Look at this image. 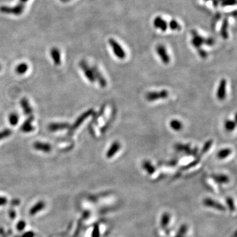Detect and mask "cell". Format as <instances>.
Wrapping results in <instances>:
<instances>
[{"instance_id":"cell-1","label":"cell","mask_w":237,"mask_h":237,"mask_svg":"<svg viewBox=\"0 0 237 237\" xmlns=\"http://www.w3.org/2000/svg\"><path fill=\"white\" fill-rule=\"evenodd\" d=\"M109 44L112 47V50L114 52V54L119 59H124L126 57V54L125 50L123 49V47L120 44L113 38L109 39Z\"/></svg>"},{"instance_id":"cell-2","label":"cell","mask_w":237,"mask_h":237,"mask_svg":"<svg viewBox=\"0 0 237 237\" xmlns=\"http://www.w3.org/2000/svg\"><path fill=\"white\" fill-rule=\"evenodd\" d=\"M169 96V92L166 90H163L159 92H150L146 94V99L148 102L156 101L159 99H165Z\"/></svg>"},{"instance_id":"cell-3","label":"cell","mask_w":237,"mask_h":237,"mask_svg":"<svg viewBox=\"0 0 237 237\" xmlns=\"http://www.w3.org/2000/svg\"><path fill=\"white\" fill-rule=\"evenodd\" d=\"M191 34L192 36V39L191 41L192 44L195 48L198 50L201 48V46L203 44H206V38L199 34L196 30H192L191 31Z\"/></svg>"},{"instance_id":"cell-4","label":"cell","mask_w":237,"mask_h":237,"mask_svg":"<svg viewBox=\"0 0 237 237\" xmlns=\"http://www.w3.org/2000/svg\"><path fill=\"white\" fill-rule=\"evenodd\" d=\"M156 52H157V54L159 56L161 60H162V61L164 64L168 65L170 63L171 61L170 56L167 54V51L166 50L164 46L163 45L157 46V47H156Z\"/></svg>"},{"instance_id":"cell-5","label":"cell","mask_w":237,"mask_h":237,"mask_svg":"<svg viewBox=\"0 0 237 237\" xmlns=\"http://www.w3.org/2000/svg\"><path fill=\"white\" fill-rule=\"evenodd\" d=\"M203 203L205 206L211 207V208H213V209H216L219 211H224L226 210L225 207L223 204H221V203L213 200V199L210 198H205L204 200H203Z\"/></svg>"},{"instance_id":"cell-6","label":"cell","mask_w":237,"mask_h":237,"mask_svg":"<svg viewBox=\"0 0 237 237\" xmlns=\"http://www.w3.org/2000/svg\"><path fill=\"white\" fill-rule=\"evenodd\" d=\"M80 67L82 68V70L84 71L85 76H86V77L88 78L89 81L91 82H95L96 79H95L93 71L92 69L89 67V66L87 65V63L86 62H84V61H82V62L80 63Z\"/></svg>"},{"instance_id":"cell-7","label":"cell","mask_w":237,"mask_h":237,"mask_svg":"<svg viewBox=\"0 0 237 237\" xmlns=\"http://www.w3.org/2000/svg\"><path fill=\"white\" fill-rule=\"evenodd\" d=\"M226 88H227V80L225 78L221 80L219 87H218L217 97L219 100H223L226 97Z\"/></svg>"},{"instance_id":"cell-8","label":"cell","mask_w":237,"mask_h":237,"mask_svg":"<svg viewBox=\"0 0 237 237\" xmlns=\"http://www.w3.org/2000/svg\"><path fill=\"white\" fill-rule=\"evenodd\" d=\"M92 112H93V110H90L87 111L86 112H85L84 113H83V114L78 118V119L77 120V121L75 122V123L73 125V126L70 128V133H69V135H70L71 133H72V132H73L74 130L77 129V128H78L80 125L82 124V122H83L85 119H86V118H87L90 115L92 114Z\"/></svg>"},{"instance_id":"cell-9","label":"cell","mask_w":237,"mask_h":237,"mask_svg":"<svg viewBox=\"0 0 237 237\" xmlns=\"http://www.w3.org/2000/svg\"><path fill=\"white\" fill-rule=\"evenodd\" d=\"M92 70L93 71L95 79L98 80L99 85H100L102 88L106 87V85H107L106 80H105V78H103V76L101 74V73L99 72L98 69L96 67H93L92 68Z\"/></svg>"},{"instance_id":"cell-10","label":"cell","mask_w":237,"mask_h":237,"mask_svg":"<svg viewBox=\"0 0 237 237\" xmlns=\"http://www.w3.org/2000/svg\"><path fill=\"white\" fill-rule=\"evenodd\" d=\"M154 25L155 28H159V29H160L163 32L166 31L167 29L168 25L167 22L161 17H157L155 18L154 21Z\"/></svg>"},{"instance_id":"cell-11","label":"cell","mask_w":237,"mask_h":237,"mask_svg":"<svg viewBox=\"0 0 237 237\" xmlns=\"http://www.w3.org/2000/svg\"><path fill=\"white\" fill-rule=\"evenodd\" d=\"M46 207V203L44 201H39L33 206L29 210V214L30 215H34L36 213L43 210Z\"/></svg>"},{"instance_id":"cell-12","label":"cell","mask_w":237,"mask_h":237,"mask_svg":"<svg viewBox=\"0 0 237 237\" xmlns=\"http://www.w3.org/2000/svg\"><path fill=\"white\" fill-rule=\"evenodd\" d=\"M120 148H121V144L119 142L117 141L113 142L110 148V149H109L108 151H107V154H106L107 158H111L112 157H113V156L117 153V151L119 150Z\"/></svg>"},{"instance_id":"cell-13","label":"cell","mask_w":237,"mask_h":237,"mask_svg":"<svg viewBox=\"0 0 237 237\" xmlns=\"http://www.w3.org/2000/svg\"><path fill=\"white\" fill-rule=\"evenodd\" d=\"M228 26H229V20L228 18H225L223 21L221 28V35L223 39H227L229 38L228 34Z\"/></svg>"},{"instance_id":"cell-14","label":"cell","mask_w":237,"mask_h":237,"mask_svg":"<svg viewBox=\"0 0 237 237\" xmlns=\"http://www.w3.org/2000/svg\"><path fill=\"white\" fill-rule=\"evenodd\" d=\"M211 177L214 181L219 184H225L229 182V178L225 175H213Z\"/></svg>"},{"instance_id":"cell-15","label":"cell","mask_w":237,"mask_h":237,"mask_svg":"<svg viewBox=\"0 0 237 237\" xmlns=\"http://www.w3.org/2000/svg\"><path fill=\"white\" fill-rule=\"evenodd\" d=\"M68 124L66 123H52L49 127L50 131H55L61 129H65L68 128Z\"/></svg>"},{"instance_id":"cell-16","label":"cell","mask_w":237,"mask_h":237,"mask_svg":"<svg viewBox=\"0 0 237 237\" xmlns=\"http://www.w3.org/2000/svg\"><path fill=\"white\" fill-rule=\"evenodd\" d=\"M33 120V117L30 116V118H28V119L25 121L21 127V130L25 132H29L30 131L33 130V127L32 125V123Z\"/></svg>"},{"instance_id":"cell-17","label":"cell","mask_w":237,"mask_h":237,"mask_svg":"<svg viewBox=\"0 0 237 237\" xmlns=\"http://www.w3.org/2000/svg\"><path fill=\"white\" fill-rule=\"evenodd\" d=\"M34 148L38 150H41L43 151H46V152H48L51 150V146L49 144L46 143H41V142H36L34 144Z\"/></svg>"},{"instance_id":"cell-18","label":"cell","mask_w":237,"mask_h":237,"mask_svg":"<svg viewBox=\"0 0 237 237\" xmlns=\"http://www.w3.org/2000/svg\"><path fill=\"white\" fill-rule=\"evenodd\" d=\"M142 167L150 175H152L155 171V169L154 167V165L151 164L148 161H145L142 163Z\"/></svg>"},{"instance_id":"cell-19","label":"cell","mask_w":237,"mask_h":237,"mask_svg":"<svg viewBox=\"0 0 237 237\" xmlns=\"http://www.w3.org/2000/svg\"><path fill=\"white\" fill-rule=\"evenodd\" d=\"M170 127L173 130L175 131H179L183 129V123L177 119H173L170 122Z\"/></svg>"},{"instance_id":"cell-20","label":"cell","mask_w":237,"mask_h":237,"mask_svg":"<svg viewBox=\"0 0 237 237\" xmlns=\"http://www.w3.org/2000/svg\"><path fill=\"white\" fill-rule=\"evenodd\" d=\"M21 103L22 107L24 112H25V114L26 115H30L31 113H32V110L31 107L30 106L29 103H28L27 99H22L21 102Z\"/></svg>"},{"instance_id":"cell-21","label":"cell","mask_w":237,"mask_h":237,"mask_svg":"<svg viewBox=\"0 0 237 237\" xmlns=\"http://www.w3.org/2000/svg\"><path fill=\"white\" fill-rule=\"evenodd\" d=\"M170 215L168 213H164L161 218V226L163 229L166 228L169 223Z\"/></svg>"},{"instance_id":"cell-22","label":"cell","mask_w":237,"mask_h":237,"mask_svg":"<svg viewBox=\"0 0 237 237\" xmlns=\"http://www.w3.org/2000/svg\"><path fill=\"white\" fill-rule=\"evenodd\" d=\"M231 151H232L230 148L223 149L217 153V156L219 159H225L227 157H228V156L231 154Z\"/></svg>"},{"instance_id":"cell-23","label":"cell","mask_w":237,"mask_h":237,"mask_svg":"<svg viewBox=\"0 0 237 237\" xmlns=\"http://www.w3.org/2000/svg\"><path fill=\"white\" fill-rule=\"evenodd\" d=\"M51 55L52 56V58H53L55 63L56 65H59L61 62V59H60V54L59 50L55 48L53 49L51 51Z\"/></svg>"},{"instance_id":"cell-24","label":"cell","mask_w":237,"mask_h":237,"mask_svg":"<svg viewBox=\"0 0 237 237\" xmlns=\"http://www.w3.org/2000/svg\"><path fill=\"white\" fill-rule=\"evenodd\" d=\"M169 27L173 30H181V26L176 20H171L169 22Z\"/></svg>"},{"instance_id":"cell-25","label":"cell","mask_w":237,"mask_h":237,"mask_svg":"<svg viewBox=\"0 0 237 237\" xmlns=\"http://www.w3.org/2000/svg\"><path fill=\"white\" fill-rule=\"evenodd\" d=\"M236 127V123L233 121L228 120L226 121L225 123V128L227 131H233Z\"/></svg>"},{"instance_id":"cell-26","label":"cell","mask_w":237,"mask_h":237,"mask_svg":"<svg viewBox=\"0 0 237 237\" xmlns=\"http://www.w3.org/2000/svg\"><path fill=\"white\" fill-rule=\"evenodd\" d=\"M28 69V66L27 65L25 64V63H22V64H20L18 66V67H17V73H18V74H24L25 73L26 71Z\"/></svg>"},{"instance_id":"cell-27","label":"cell","mask_w":237,"mask_h":237,"mask_svg":"<svg viewBox=\"0 0 237 237\" xmlns=\"http://www.w3.org/2000/svg\"><path fill=\"white\" fill-rule=\"evenodd\" d=\"M92 237H100V231L98 224H95L92 233Z\"/></svg>"},{"instance_id":"cell-28","label":"cell","mask_w":237,"mask_h":237,"mask_svg":"<svg viewBox=\"0 0 237 237\" xmlns=\"http://www.w3.org/2000/svg\"><path fill=\"white\" fill-rule=\"evenodd\" d=\"M9 123H10L12 125H17L18 121V117L15 113H13V114L10 115V116H9Z\"/></svg>"},{"instance_id":"cell-29","label":"cell","mask_w":237,"mask_h":237,"mask_svg":"<svg viewBox=\"0 0 237 237\" xmlns=\"http://www.w3.org/2000/svg\"><path fill=\"white\" fill-rule=\"evenodd\" d=\"M187 230H188L187 225H183L181 227H180V229H179V231H178L177 236H183L184 235L186 234Z\"/></svg>"},{"instance_id":"cell-30","label":"cell","mask_w":237,"mask_h":237,"mask_svg":"<svg viewBox=\"0 0 237 237\" xmlns=\"http://www.w3.org/2000/svg\"><path fill=\"white\" fill-rule=\"evenodd\" d=\"M226 202L227 203V205H228L231 211H234L235 210V203H234V201H233V199H232L231 198H227Z\"/></svg>"},{"instance_id":"cell-31","label":"cell","mask_w":237,"mask_h":237,"mask_svg":"<svg viewBox=\"0 0 237 237\" xmlns=\"http://www.w3.org/2000/svg\"><path fill=\"white\" fill-rule=\"evenodd\" d=\"M236 5V0H223L221 2V6L223 7L232 6Z\"/></svg>"},{"instance_id":"cell-32","label":"cell","mask_w":237,"mask_h":237,"mask_svg":"<svg viewBox=\"0 0 237 237\" xmlns=\"http://www.w3.org/2000/svg\"><path fill=\"white\" fill-rule=\"evenodd\" d=\"M26 222L25 221L21 220V221H19L17 223V229L18 231H23L24 229H25V227H26Z\"/></svg>"},{"instance_id":"cell-33","label":"cell","mask_w":237,"mask_h":237,"mask_svg":"<svg viewBox=\"0 0 237 237\" xmlns=\"http://www.w3.org/2000/svg\"><path fill=\"white\" fill-rule=\"evenodd\" d=\"M211 145H212V140L207 141L206 143L205 144V145L203 146V147L202 150V154L206 153L207 151L210 150Z\"/></svg>"},{"instance_id":"cell-34","label":"cell","mask_w":237,"mask_h":237,"mask_svg":"<svg viewBox=\"0 0 237 237\" xmlns=\"http://www.w3.org/2000/svg\"><path fill=\"white\" fill-rule=\"evenodd\" d=\"M11 133V131H9V130H5V131L1 132H0V140L2 139L6 138V137L9 136Z\"/></svg>"},{"instance_id":"cell-35","label":"cell","mask_w":237,"mask_h":237,"mask_svg":"<svg viewBox=\"0 0 237 237\" xmlns=\"http://www.w3.org/2000/svg\"><path fill=\"white\" fill-rule=\"evenodd\" d=\"M197 51H198V53L199 55H200L201 58H202L203 59H205V58H207V52L205 50H203L202 48H200V49L197 50Z\"/></svg>"},{"instance_id":"cell-36","label":"cell","mask_w":237,"mask_h":237,"mask_svg":"<svg viewBox=\"0 0 237 237\" xmlns=\"http://www.w3.org/2000/svg\"><path fill=\"white\" fill-rule=\"evenodd\" d=\"M198 163V161H194V162L191 163L190 164H188V165H186L184 166V167H183V169H184V170H187V169H188L190 168H191L192 167H194V166H196Z\"/></svg>"},{"instance_id":"cell-37","label":"cell","mask_w":237,"mask_h":237,"mask_svg":"<svg viewBox=\"0 0 237 237\" xmlns=\"http://www.w3.org/2000/svg\"><path fill=\"white\" fill-rule=\"evenodd\" d=\"M7 203V198L3 196H0V206H3Z\"/></svg>"},{"instance_id":"cell-38","label":"cell","mask_w":237,"mask_h":237,"mask_svg":"<svg viewBox=\"0 0 237 237\" xmlns=\"http://www.w3.org/2000/svg\"><path fill=\"white\" fill-rule=\"evenodd\" d=\"M34 233L33 231H28L24 234L21 237H34Z\"/></svg>"},{"instance_id":"cell-39","label":"cell","mask_w":237,"mask_h":237,"mask_svg":"<svg viewBox=\"0 0 237 237\" xmlns=\"http://www.w3.org/2000/svg\"><path fill=\"white\" fill-rule=\"evenodd\" d=\"M16 215H17V213H16L15 211H14L13 210H9V217H10V218H11V219H14V218L16 217Z\"/></svg>"},{"instance_id":"cell-40","label":"cell","mask_w":237,"mask_h":237,"mask_svg":"<svg viewBox=\"0 0 237 237\" xmlns=\"http://www.w3.org/2000/svg\"><path fill=\"white\" fill-rule=\"evenodd\" d=\"M236 233L234 234V236H233V237H236Z\"/></svg>"},{"instance_id":"cell-41","label":"cell","mask_w":237,"mask_h":237,"mask_svg":"<svg viewBox=\"0 0 237 237\" xmlns=\"http://www.w3.org/2000/svg\"><path fill=\"white\" fill-rule=\"evenodd\" d=\"M218 1H219V2H221L223 1V0H218Z\"/></svg>"},{"instance_id":"cell-42","label":"cell","mask_w":237,"mask_h":237,"mask_svg":"<svg viewBox=\"0 0 237 237\" xmlns=\"http://www.w3.org/2000/svg\"><path fill=\"white\" fill-rule=\"evenodd\" d=\"M22 1H23V2H26V1H28V0H22Z\"/></svg>"},{"instance_id":"cell-43","label":"cell","mask_w":237,"mask_h":237,"mask_svg":"<svg viewBox=\"0 0 237 237\" xmlns=\"http://www.w3.org/2000/svg\"><path fill=\"white\" fill-rule=\"evenodd\" d=\"M204 1H211V0H204Z\"/></svg>"},{"instance_id":"cell-44","label":"cell","mask_w":237,"mask_h":237,"mask_svg":"<svg viewBox=\"0 0 237 237\" xmlns=\"http://www.w3.org/2000/svg\"><path fill=\"white\" fill-rule=\"evenodd\" d=\"M175 237H183V236H176Z\"/></svg>"},{"instance_id":"cell-45","label":"cell","mask_w":237,"mask_h":237,"mask_svg":"<svg viewBox=\"0 0 237 237\" xmlns=\"http://www.w3.org/2000/svg\"><path fill=\"white\" fill-rule=\"evenodd\" d=\"M0 68H1V67H0Z\"/></svg>"},{"instance_id":"cell-46","label":"cell","mask_w":237,"mask_h":237,"mask_svg":"<svg viewBox=\"0 0 237 237\" xmlns=\"http://www.w3.org/2000/svg\"><path fill=\"white\" fill-rule=\"evenodd\" d=\"M17 237H18V236H17Z\"/></svg>"}]
</instances>
